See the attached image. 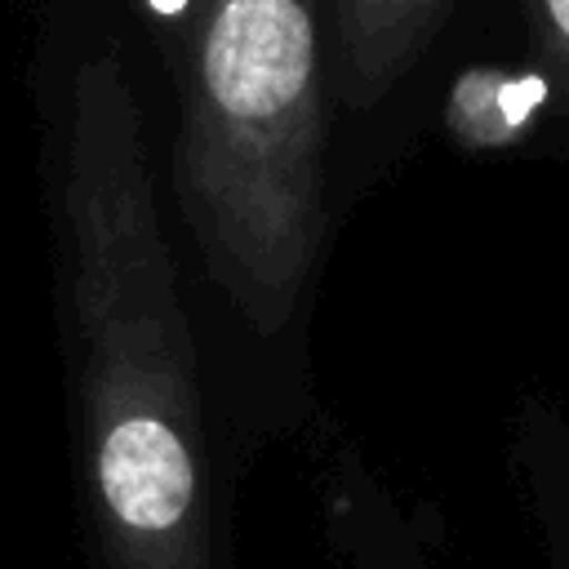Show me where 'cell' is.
<instances>
[{
	"instance_id": "6da1fadb",
	"label": "cell",
	"mask_w": 569,
	"mask_h": 569,
	"mask_svg": "<svg viewBox=\"0 0 569 569\" xmlns=\"http://www.w3.org/2000/svg\"><path fill=\"white\" fill-rule=\"evenodd\" d=\"M67 262L76 400L107 569H213L196 342L116 49L71 76Z\"/></svg>"
},
{
	"instance_id": "7a4b0ae2",
	"label": "cell",
	"mask_w": 569,
	"mask_h": 569,
	"mask_svg": "<svg viewBox=\"0 0 569 569\" xmlns=\"http://www.w3.org/2000/svg\"><path fill=\"white\" fill-rule=\"evenodd\" d=\"M316 0H182L173 182L209 280L280 333L325 240Z\"/></svg>"
},
{
	"instance_id": "3957f363",
	"label": "cell",
	"mask_w": 569,
	"mask_h": 569,
	"mask_svg": "<svg viewBox=\"0 0 569 569\" xmlns=\"http://www.w3.org/2000/svg\"><path fill=\"white\" fill-rule=\"evenodd\" d=\"M471 0H329V84L342 107H387L445 44Z\"/></svg>"
},
{
	"instance_id": "277c9868",
	"label": "cell",
	"mask_w": 569,
	"mask_h": 569,
	"mask_svg": "<svg viewBox=\"0 0 569 569\" xmlns=\"http://www.w3.org/2000/svg\"><path fill=\"white\" fill-rule=\"evenodd\" d=\"M440 129L462 151H551L556 93L520 53L471 58L440 93Z\"/></svg>"
},
{
	"instance_id": "5b68a950",
	"label": "cell",
	"mask_w": 569,
	"mask_h": 569,
	"mask_svg": "<svg viewBox=\"0 0 569 569\" xmlns=\"http://www.w3.org/2000/svg\"><path fill=\"white\" fill-rule=\"evenodd\" d=\"M511 22V53L533 62L556 93L551 151L569 156V0H502Z\"/></svg>"
}]
</instances>
